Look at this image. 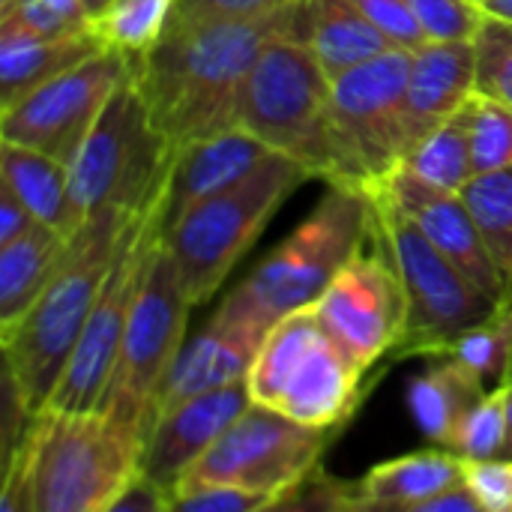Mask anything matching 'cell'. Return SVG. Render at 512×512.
<instances>
[{
    "label": "cell",
    "instance_id": "44dd1931",
    "mask_svg": "<svg viewBox=\"0 0 512 512\" xmlns=\"http://www.w3.org/2000/svg\"><path fill=\"white\" fill-rule=\"evenodd\" d=\"M102 48L108 45L96 30L78 36H45L12 15H0V108L18 102L39 84Z\"/></svg>",
    "mask_w": 512,
    "mask_h": 512
},
{
    "label": "cell",
    "instance_id": "74e56055",
    "mask_svg": "<svg viewBox=\"0 0 512 512\" xmlns=\"http://www.w3.org/2000/svg\"><path fill=\"white\" fill-rule=\"evenodd\" d=\"M300 0H174L168 24H204V21H234L261 18L279 12Z\"/></svg>",
    "mask_w": 512,
    "mask_h": 512
},
{
    "label": "cell",
    "instance_id": "ab89813d",
    "mask_svg": "<svg viewBox=\"0 0 512 512\" xmlns=\"http://www.w3.org/2000/svg\"><path fill=\"white\" fill-rule=\"evenodd\" d=\"M396 48H420L423 42H429L426 30L420 27V21L414 18V12L408 9L405 0H351Z\"/></svg>",
    "mask_w": 512,
    "mask_h": 512
},
{
    "label": "cell",
    "instance_id": "4316f807",
    "mask_svg": "<svg viewBox=\"0 0 512 512\" xmlns=\"http://www.w3.org/2000/svg\"><path fill=\"white\" fill-rule=\"evenodd\" d=\"M399 165H405L429 186H438L444 192H462L474 177L468 102L456 114L441 120L432 132H426Z\"/></svg>",
    "mask_w": 512,
    "mask_h": 512
},
{
    "label": "cell",
    "instance_id": "9a60e30c",
    "mask_svg": "<svg viewBox=\"0 0 512 512\" xmlns=\"http://www.w3.org/2000/svg\"><path fill=\"white\" fill-rule=\"evenodd\" d=\"M309 309L360 369H372L381 357L396 354L405 336V288L393 261L372 237Z\"/></svg>",
    "mask_w": 512,
    "mask_h": 512
},
{
    "label": "cell",
    "instance_id": "3957f363",
    "mask_svg": "<svg viewBox=\"0 0 512 512\" xmlns=\"http://www.w3.org/2000/svg\"><path fill=\"white\" fill-rule=\"evenodd\" d=\"M135 216L120 207L87 216L45 291L15 321L0 324L6 378L30 417L51 402Z\"/></svg>",
    "mask_w": 512,
    "mask_h": 512
},
{
    "label": "cell",
    "instance_id": "8d00e7d4",
    "mask_svg": "<svg viewBox=\"0 0 512 512\" xmlns=\"http://www.w3.org/2000/svg\"><path fill=\"white\" fill-rule=\"evenodd\" d=\"M429 39H474L483 9L474 0H405Z\"/></svg>",
    "mask_w": 512,
    "mask_h": 512
},
{
    "label": "cell",
    "instance_id": "f35d334b",
    "mask_svg": "<svg viewBox=\"0 0 512 512\" xmlns=\"http://www.w3.org/2000/svg\"><path fill=\"white\" fill-rule=\"evenodd\" d=\"M465 483L480 498L483 512H512V459H468Z\"/></svg>",
    "mask_w": 512,
    "mask_h": 512
},
{
    "label": "cell",
    "instance_id": "7c38bea8",
    "mask_svg": "<svg viewBox=\"0 0 512 512\" xmlns=\"http://www.w3.org/2000/svg\"><path fill=\"white\" fill-rule=\"evenodd\" d=\"M327 441V429L303 426L252 402L183 474L174 492L201 483H231L252 492H267L279 501L300 477L321 465Z\"/></svg>",
    "mask_w": 512,
    "mask_h": 512
},
{
    "label": "cell",
    "instance_id": "9c48e42d",
    "mask_svg": "<svg viewBox=\"0 0 512 512\" xmlns=\"http://www.w3.org/2000/svg\"><path fill=\"white\" fill-rule=\"evenodd\" d=\"M171 159L174 147L129 72L69 165L72 198L84 219L105 207L144 213L159 201Z\"/></svg>",
    "mask_w": 512,
    "mask_h": 512
},
{
    "label": "cell",
    "instance_id": "e575fe53",
    "mask_svg": "<svg viewBox=\"0 0 512 512\" xmlns=\"http://www.w3.org/2000/svg\"><path fill=\"white\" fill-rule=\"evenodd\" d=\"M0 15H12L45 36H78L96 30L84 0H12Z\"/></svg>",
    "mask_w": 512,
    "mask_h": 512
},
{
    "label": "cell",
    "instance_id": "7bdbcfd3",
    "mask_svg": "<svg viewBox=\"0 0 512 512\" xmlns=\"http://www.w3.org/2000/svg\"><path fill=\"white\" fill-rule=\"evenodd\" d=\"M417 512H483V504L471 492L468 483H459V486H453V489H447V492L423 501Z\"/></svg>",
    "mask_w": 512,
    "mask_h": 512
},
{
    "label": "cell",
    "instance_id": "cb8c5ba5",
    "mask_svg": "<svg viewBox=\"0 0 512 512\" xmlns=\"http://www.w3.org/2000/svg\"><path fill=\"white\" fill-rule=\"evenodd\" d=\"M486 384L456 363L453 357H438L426 372H420L408 387V408L417 429L438 447H450L459 435L468 411L486 396Z\"/></svg>",
    "mask_w": 512,
    "mask_h": 512
},
{
    "label": "cell",
    "instance_id": "1f68e13d",
    "mask_svg": "<svg viewBox=\"0 0 512 512\" xmlns=\"http://www.w3.org/2000/svg\"><path fill=\"white\" fill-rule=\"evenodd\" d=\"M471 114V159L474 174H489L512 165V108L489 96L468 99Z\"/></svg>",
    "mask_w": 512,
    "mask_h": 512
},
{
    "label": "cell",
    "instance_id": "277c9868",
    "mask_svg": "<svg viewBox=\"0 0 512 512\" xmlns=\"http://www.w3.org/2000/svg\"><path fill=\"white\" fill-rule=\"evenodd\" d=\"M369 237V195L330 183L318 207L219 303L213 318L267 333L279 318L312 306Z\"/></svg>",
    "mask_w": 512,
    "mask_h": 512
},
{
    "label": "cell",
    "instance_id": "5bb4252c",
    "mask_svg": "<svg viewBox=\"0 0 512 512\" xmlns=\"http://www.w3.org/2000/svg\"><path fill=\"white\" fill-rule=\"evenodd\" d=\"M159 201L138 213L120 243V252L111 264V273L99 291V300L81 330V339L54 387V396L45 408H63V411H90L102 402L105 387L114 375L123 330L129 321V309L135 300V291L144 276L147 252L153 240L159 237Z\"/></svg>",
    "mask_w": 512,
    "mask_h": 512
},
{
    "label": "cell",
    "instance_id": "30bf717a",
    "mask_svg": "<svg viewBox=\"0 0 512 512\" xmlns=\"http://www.w3.org/2000/svg\"><path fill=\"white\" fill-rule=\"evenodd\" d=\"M189 309L192 303L183 291L177 264L156 237L129 309L114 375L96 405L108 417L135 429L141 438L150 432L156 396L186 345Z\"/></svg>",
    "mask_w": 512,
    "mask_h": 512
},
{
    "label": "cell",
    "instance_id": "7402d4cb",
    "mask_svg": "<svg viewBox=\"0 0 512 512\" xmlns=\"http://www.w3.org/2000/svg\"><path fill=\"white\" fill-rule=\"evenodd\" d=\"M465 462L468 459L450 447L387 459L360 480V512H417L423 501L465 483Z\"/></svg>",
    "mask_w": 512,
    "mask_h": 512
},
{
    "label": "cell",
    "instance_id": "60d3db41",
    "mask_svg": "<svg viewBox=\"0 0 512 512\" xmlns=\"http://www.w3.org/2000/svg\"><path fill=\"white\" fill-rule=\"evenodd\" d=\"M171 510V498L168 492H162L150 477H144L138 471V477L123 489V495L117 498L111 512H168Z\"/></svg>",
    "mask_w": 512,
    "mask_h": 512
},
{
    "label": "cell",
    "instance_id": "d4e9b609",
    "mask_svg": "<svg viewBox=\"0 0 512 512\" xmlns=\"http://www.w3.org/2000/svg\"><path fill=\"white\" fill-rule=\"evenodd\" d=\"M306 45L333 81L396 48L351 0H309Z\"/></svg>",
    "mask_w": 512,
    "mask_h": 512
},
{
    "label": "cell",
    "instance_id": "ee69618b",
    "mask_svg": "<svg viewBox=\"0 0 512 512\" xmlns=\"http://www.w3.org/2000/svg\"><path fill=\"white\" fill-rule=\"evenodd\" d=\"M480 9H483V15L512 21V0H480Z\"/></svg>",
    "mask_w": 512,
    "mask_h": 512
},
{
    "label": "cell",
    "instance_id": "83f0119b",
    "mask_svg": "<svg viewBox=\"0 0 512 512\" xmlns=\"http://www.w3.org/2000/svg\"><path fill=\"white\" fill-rule=\"evenodd\" d=\"M512 291V165L489 174H474L459 192Z\"/></svg>",
    "mask_w": 512,
    "mask_h": 512
},
{
    "label": "cell",
    "instance_id": "f1b7e54d",
    "mask_svg": "<svg viewBox=\"0 0 512 512\" xmlns=\"http://www.w3.org/2000/svg\"><path fill=\"white\" fill-rule=\"evenodd\" d=\"M441 357H453L465 369H471L486 387H495L512 378V291L498 300L492 315L459 339Z\"/></svg>",
    "mask_w": 512,
    "mask_h": 512
},
{
    "label": "cell",
    "instance_id": "4dcf8cb0",
    "mask_svg": "<svg viewBox=\"0 0 512 512\" xmlns=\"http://www.w3.org/2000/svg\"><path fill=\"white\" fill-rule=\"evenodd\" d=\"M510 381H501L486 390V396L468 411L453 441V450L465 459H498L507 447L510 432Z\"/></svg>",
    "mask_w": 512,
    "mask_h": 512
},
{
    "label": "cell",
    "instance_id": "484cf974",
    "mask_svg": "<svg viewBox=\"0 0 512 512\" xmlns=\"http://www.w3.org/2000/svg\"><path fill=\"white\" fill-rule=\"evenodd\" d=\"M69 240L39 222L18 240L0 246V324L15 321L45 291Z\"/></svg>",
    "mask_w": 512,
    "mask_h": 512
},
{
    "label": "cell",
    "instance_id": "8992f818",
    "mask_svg": "<svg viewBox=\"0 0 512 512\" xmlns=\"http://www.w3.org/2000/svg\"><path fill=\"white\" fill-rule=\"evenodd\" d=\"M306 180H312V174L300 162L270 153L243 180L198 201L171 228L159 231L192 306L216 297L276 210Z\"/></svg>",
    "mask_w": 512,
    "mask_h": 512
},
{
    "label": "cell",
    "instance_id": "ac0fdd59",
    "mask_svg": "<svg viewBox=\"0 0 512 512\" xmlns=\"http://www.w3.org/2000/svg\"><path fill=\"white\" fill-rule=\"evenodd\" d=\"M267 156L270 150L243 129H228L177 147L162 189L159 231L171 228L198 201L243 180Z\"/></svg>",
    "mask_w": 512,
    "mask_h": 512
},
{
    "label": "cell",
    "instance_id": "5b68a950",
    "mask_svg": "<svg viewBox=\"0 0 512 512\" xmlns=\"http://www.w3.org/2000/svg\"><path fill=\"white\" fill-rule=\"evenodd\" d=\"M237 129L312 177L342 183L333 123V78L300 33L276 36L258 54L237 108Z\"/></svg>",
    "mask_w": 512,
    "mask_h": 512
},
{
    "label": "cell",
    "instance_id": "4fadbf2b",
    "mask_svg": "<svg viewBox=\"0 0 512 512\" xmlns=\"http://www.w3.org/2000/svg\"><path fill=\"white\" fill-rule=\"evenodd\" d=\"M132 72V57L102 48L18 102L0 108V141L42 150L66 165L78 156L114 90Z\"/></svg>",
    "mask_w": 512,
    "mask_h": 512
},
{
    "label": "cell",
    "instance_id": "6da1fadb",
    "mask_svg": "<svg viewBox=\"0 0 512 512\" xmlns=\"http://www.w3.org/2000/svg\"><path fill=\"white\" fill-rule=\"evenodd\" d=\"M309 0L261 18L168 24L162 39L132 57V78L153 123L177 150L237 129L243 84L267 42L285 33L306 39Z\"/></svg>",
    "mask_w": 512,
    "mask_h": 512
},
{
    "label": "cell",
    "instance_id": "e0dca14e",
    "mask_svg": "<svg viewBox=\"0 0 512 512\" xmlns=\"http://www.w3.org/2000/svg\"><path fill=\"white\" fill-rule=\"evenodd\" d=\"M252 405L249 384L219 387L192 396L171 411L159 414L144 438L141 474L150 477L168 498L174 495L183 474L219 441V435Z\"/></svg>",
    "mask_w": 512,
    "mask_h": 512
},
{
    "label": "cell",
    "instance_id": "d6986e66",
    "mask_svg": "<svg viewBox=\"0 0 512 512\" xmlns=\"http://www.w3.org/2000/svg\"><path fill=\"white\" fill-rule=\"evenodd\" d=\"M264 336L267 333H255L249 327H237V324L210 318V324L192 342H186L180 357L174 360V366L156 396L153 420L192 396L246 381Z\"/></svg>",
    "mask_w": 512,
    "mask_h": 512
},
{
    "label": "cell",
    "instance_id": "bcb514c9",
    "mask_svg": "<svg viewBox=\"0 0 512 512\" xmlns=\"http://www.w3.org/2000/svg\"><path fill=\"white\" fill-rule=\"evenodd\" d=\"M504 456L512 459V390H510V432H507V447H504Z\"/></svg>",
    "mask_w": 512,
    "mask_h": 512
},
{
    "label": "cell",
    "instance_id": "ba28073f",
    "mask_svg": "<svg viewBox=\"0 0 512 512\" xmlns=\"http://www.w3.org/2000/svg\"><path fill=\"white\" fill-rule=\"evenodd\" d=\"M363 372L306 306L267 330L246 384L255 405L333 432L360 405Z\"/></svg>",
    "mask_w": 512,
    "mask_h": 512
},
{
    "label": "cell",
    "instance_id": "7a4b0ae2",
    "mask_svg": "<svg viewBox=\"0 0 512 512\" xmlns=\"http://www.w3.org/2000/svg\"><path fill=\"white\" fill-rule=\"evenodd\" d=\"M144 438L99 408H42L6 450L0 512H111Z\"/></svg>",
    "mask_w": 512,
    "mask_h": 512
},
{
    "label": "cell",
    "instance_id": "8fae6325",
    "mask_svg": "<svg viewBox=\"0 0 512 512\" xmlns=\"http://www.w3.org/2000/svg\"><path fill=\"white\" fill-rule=\"evenodd\" d=\"M411 51L390 48L333 81L336 153L342 186L366 189L408 153Z\"/></svg>",
    "mask_w": 512,
    "mask_h": 512
},
{
    "label": "cell",
    "instance_id": "d590c367",
    "mask_svg": "<svg viewBox=\"0 0 512 512\" xmlns=\"http://www.w3.org/2000/svg\"><path fill=\"white\" fill-rule=\"evenodd\" d=\"M276 498L231 483H201L174 492L171 510L180 512H261L273 510Z\"/></svg>",
    "mask_w": 512,
    "mask_h": 512
},
{
    "label": "cell",
    "instance_id": "7dc6e473",
    "mask_svg": "<svg viewBox=\"0 0 512 512\" xmlns=\"http://www.w3.org/2000/svg\"><path fill=\"white\" fill-rule=\"evenodd\" d=\"M474 3H477V6H480V0H474Z\"/></svg>",
    "mask_w": 512,
    "mask_h": 512
},
{
    "label": "cell",
    "instance_id": "52a82bcc",
    "mask_svg": "<svg viewBox=\"0 0 512 512\" xmlns=\"http://www.w3.org/2000/svg\"><path fill=\"white\" fill-rule=\"evenodd\" d=\"M363 192L372 201V240L393 261L408 300L405 336L393 357H441L453 339L486 321L498 303L486 297L387 192L378 186H366Z\"/></svg>",
    "mask_w": 512,
    "mask_h": 512
},
{
    "label": "cell",
    "instance_id": "d6a6232c",
    "mask_svg": "<svg viewBox=\"0 0 512 512\" xmlns=\"http://www.w3.org/2000/svg\"><path fill=\"white\" fill-rule=\"evenodd\" d=\"M477 81L474 93L512 108V21L483 15L474 33Z\"/></svg>",
    "mask_w": 512,
    "mask_h": 512
},
{
    "label": "cell",
    "instance_id": "2e32d148",
    "mask_svg": "<svg viewBox=\"0 0 512 512\" xmlns=\"http://www.w3.org/2000/svg\"><path fill=\"white\" fill-rule=\"evenodd\" d=\"M369 186L387 192L393 204L402 213H408L420 225V231L447 258H453L486 297L498 303L507 294V282L459 192H444L438 186H429L420 177H414L405 165H396L393 171L372 180Z\"/></svg>",
    "mask_w": 512,
    "mask_h": 512
},
{
    "label": "cell",
    "instance_id": "f546056e",
    "mask_svg": "<svg viewBox=\"0 0 512 512\" xmlns=\"http://www.w3.org/2000/svg\"><path fill=\"white\" fill-rule=\"evenodd\" d=\"M171 9L174 0H114L96 18V33L108 48L138 57L162 39Z\"/></svg>",
    "mask_w": 512,
    "mask_h": 512
},
{
    "label": "cell",
    "instance_id": "b9f144b4",
    "mask_svg": "<svg viewBox=\"0 0 512 512\" xmlns=\"http://www.w3.org/2000/svg\"><path fill=\"white\" fill-rule=\"evenodd\" d=\"M36 222V216L24 207V201L0 180V246L18 240L21 234H27Z\"/></svg>",
    "mask_w": 512,
    "mask_h": 512
},
{
    "label": "cell",
    "instance_id": "ffe728a7",
    "mask_svg": "<svg viewBox=\"0 0 512 512\" xmlns=\"http://www.w3.org/2000/svg\"><path fill=\"white\" fill-rule=\"evenodd\" d=\"M474 81V39H429L411 51V72L405 90L408 153L426 132H432L441 120L456 114L474 96Z\"/></svg>",
    "mask_w": 512,
    "mask_h": 512
},
{
    "label": "cell",
    "instance_id": "603a6c76",
    "mask_svg": "<svg viewBox=\"0 0 512 512\" xmlns=\"http://www.w3.org/2000/svg\"><path fill=\"white\" fill-rule=\"evenodd\" d=\"M0 180L24 201L36 222L54 228L63 237H75L84 225L69 189V165L12 141H0Z\"/></svg>",
    "mask_w": 512,
    "mask_h": 512
},
{
    "label": "cell",
    "instance_id": "f6af8a7d",
    "mask_svg": "<svg viewBox=\"0 0 512 512\" xmlns=\"http://www.w3.org/2000/svg\"><path fill=\"white\" fill-rule=\"evenodd\" d=\"M111 3H114V0H84V6L90 9L93 21H96V18H99V15H102V12H105V9H108Z\"/></svg>",
    "mask_w": 512,
    "mask_h": 512
},
{
    "label": "cell",
    "instance_id": "836d02e7",
    "mask_svg": "<svg viewBox=\"0 0 512 512\" xmlns=\"http://www.w3.org/2000/svg\"><path fill=\"white\" fill-rule=\"evenodd\" d=\"M273 510L360 512V483L336 480L324 471V465H315L276 501Z\"/></svg>",
    "mask_w": 512,
    "mask_h": 512
}]
</instances>
